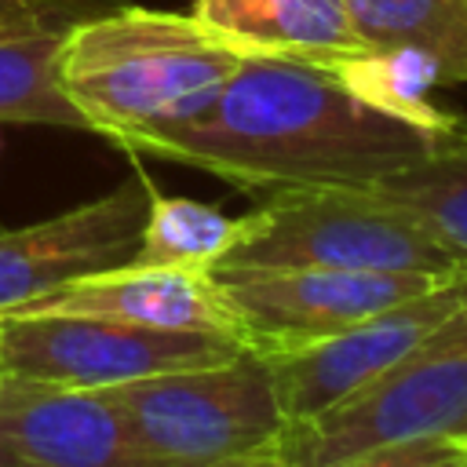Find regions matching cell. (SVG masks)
<instances>
[{"label": "cell", "instance_id": "cell-1", "mask_svg": "<svg viewBox=\"0 0 467 467\" xmlns=\"http://www.w3.org/2000/svg\"><path fill=\"white\" fill-rule=\"evenodd\" d=\"M438 135L368 102L317 62L248 55L201 113L139 139L128 153L201 168L252 193L365 190L420 161Z\"/></svg>", "mask_w": 467, "mask_h": 467}, {"label": "cell", "instance_id": "cell-14", "mask_svg": "<svg viewBox=\"0 0 467 467\" xmlns=\"http://www.w3.org/2000/svg\"><path fill=\"white\" fill-rule=\"evenodd\" d=\"M365 190L401 208L460 270H467V120L445 128L420 161Z\"/></svg>", "mask_w": 467, "mask_h": 467}, {"label": "cell", "instance_id": "cell-17", "mask_svg": "<svg viewBox=\"0 0 467 467\" xmlns=\"http://www.w3.org/2000/svg\"><path fill=\"white\" fill-rule=\"evenodd\" d=\"M328 467H467V441L460 438H416L379 445Z\"/></svg>", "mask_w": 467, "mask_h": 467}, {"label": "cell", "instance_id": "cell-9", "mask_svg": "<svg viewBox=\"0 0 467 467\" xmlns=\"http://www.w3.org/2000/svg\"><path fill=\"white\" fill-rule=\"evenodd\" d=\"M153 179L131 168L113 190L58 215L0 230V314L99 270L131 263Z\"/></svg>", "mask_w": 467, "mask_h": 467}, {"label": "cell", "instance_id": "cell-21", "mask_svg": "<svg viewBox=\"0 0 467 467\" xmlns=\"http://www.w3.org/2000/svg\"><path fill=\"white\" fill-rule=\"evenodd\" d=\"M0 467H29V463H26V460H18V456L0 441Z\"/></svg>", "mask_w": 467, "mask_h": 467}, {"label": "cell", "instance_id": "cell-11", "mask_svg": "<svg viewBox=\"0 0 467 467\" xmlns=\"http://www.w3.org/2000/svg\"><path fill=\"white\" fill-rule=\"evenodd\" d=\"M11 314H47V317H102L120 325L164 328V332H219L237 336V321L219 296L212 274L168 270L124 263L113 270L69 281ZM241 339V336H237Z\"/></svg>", "mask_w": 467, "mask_h": 467}, {"label": "cell", "instance_id": "cell-19", "mask_svg": "<svg viewBox=\"0 0 467 467\" xmlns=\"http://www.w3.org/2000/svg\"><path fill=\"white\" fill-rule=\"evenodd\" d=\"M219 467H281V456H277V445H274V449H263L255 456H244V460H234V463H219Z\"/></svg>", "mask_w": 467, "mask_h": 467}, {"label": "cell", "instance_id": "cell-22", "mask_svg": "<svg viewBox=\"0 0 467 467\" xmlns=\"http://www.w3.org/2000/svg\"><path fill=\"white\" fill-rule=\"evenodd\" d=\"M0 379H4V361H0Z\"/></svg>", "mask_w": 467, "mask_h": 467}, {"label": "cell", "instance_id": "cell-12", "mask_svg": "<svg viewBox=\"0 0 467 467\" xmlns=\"http://www.w3.org/2000/svg\"><path fill=\"white\" fill-rule=\"evenodd\" d=\"M193 15L248 55L332 62L365 51L343 0H193Z\"/></svg>", "mask_w": 467, "mask_h": 467}, {"label": "cell", "instance_id": "cell-18", "mask_svg": "<svg viewBox=\"0 0 467 467\" xmlns=\"http://www.w3.org/2000/svg\"><path fill=\"white\" fill-rule=\"evenodd\" d=\"M77 18H88L66 0H0V40L58 36Z\"/></svg>", "mask_w": 467, "mask_h": 467}, {"label": "cell", "instance_id": "cell-3", "mask_svg": "<svg viewBox=\"0 0 467 467\" xmlns=\"http://www.w3.org/2000/svg\"><path fill=\"white\" fill-rule=\"evenodd\" d=\"M102 390L157 467L234 463L274 449L288 427L270 361L248 347L212 365L157 372Z\"/></svg>", "mask_w": 467, "mask_h": 467}, {"label": "cell", "instance_id": "cell-4", "mask_svg": "<svg viewBox=\"0 0 467 467\" xmlns=\"http://www.w3.org/2000/svg\"><path fill=\"white\" fill-rule=\"evenodd\" d=\"M219 263L325 266L379 274H452L441 244L372 190H274L241 215L234 248Z\"/></svg>", "mask_w": 467, "mask_h": 467}, {"label": "cell", "instance_id": "cell-8", "mask_svg": "<svg viewBox=\"0 0 467 467\" xmlns=\"http://www.w3.org/2000/svg\"><path fill=\"white\" fill-rule=\"evenodd\" d=\"M467 299V270L376 310L372 317L288 354H274L270 372L285 423L314 420L387 376L434 325H441Z\"/></svg>", "mask_w": 467, "mask_h": 467}, {"label": "cell", "instance_id": "cell-15", "mask_svg": "<svg viewBox=\"0 0 467 467\" xmlns=\"http://www.w3.org/2000/svg\"><path fill=\"white\" fill-rule=\"evenodd\" d=\"M237 230H241V215L234 219V215L219 212L215 204L161 193L153 186L131 263L208 274L234 248Z\"/></svg>", "mask_w": 467, "mask_h": 467}, {"label": "cell", "instance_id": "cell-2", "mask_svg": "<svg viewBox=\"0 0 467 467\" xmlns=\"http://www.w3.org/2000/svg\"><path fill=\"white\" fill-rule=\"evenodd\" d=\"M248 51L193 11L117 4L58 36L55 77L91 135L120 150L201 113Z\"/></svg>", "mask_w": 467, "mask_h": 467}, {"label": "cell", "instance_id": "cell-10", "mask_svg": "<svg viewBox=\"0 0 467 467\" xmlns=\"http://www.w3.org/2000/svg\"><path fill=\"white\" fill-rule=\"evenodd\" d=\"M0 441L29 467H157L106 390L4 372Z\"/></svg>", "mask_w": 467, "mask_h": 467}, {"label": "cell", "instance_id": "cell-6", "mask_svg": "<svg viewBox=\"0 0 467 467\" xmlns=\"http://www.w3.org/2000/svg\"><path fill=\"white\" fill-rule=\"evenodd\" d=\"M212 281L226 299L248 350L274 358L321 343L383 306H394L449 274H379L325 266L215 263ZM456 274V270H452Z\"/></svg>", "mask_w": 467, "mask_h": 467}, {"label": "cell", "instance_id": "cell-13", "mask_svg": "<svg viewBox=\"0 0 467 467\" xmlns=\"http://www.w3.org/2000/svg\"><path fill=\"white\" fill-rule=\"evenodd\" d=\"M365 51L420 58L434 84H467V0H343Z\"/></svg>", "mask_w": 467, "mask_h": 467}, {"label": "cell", "instance_id": "cell-7", "mask_svg": "<svg viewBox=\"0 0 467 467\" xmlns=\"http://www.w3.org/2000/svg\"><path fill=\"white\" fill-rule=\"evenodd\" d=\"M241 347L244 343L237 336L219 332H164L102 317L0 314L4 372L62 387L102 390L157 372L212 365Z\"/></svg>", "mask_w": 467, "mask_h": 467}, {"label": "cell", "instance_id": "cell-5", "mask_svg": "<svg viewBox=\"0 0 467 467\" xmlns=\"http://www.w3.org/2000/svg\"><path fill=\"white\" fill-rule=\"evenodd\" d=\"M416 438L467 441V299L372 387L314 420L288 423L277 456L281 467H328Z\"/></svg>", "mask_w": 467, "mask_h": 467}, {"label": "cell", "instance_id": "cell-16", "mask_svg": "<svg viewBox=\"0 0 467 467\" xmlns=\"http://www.w3.org/2000/svg\"><path fill=\"white\" fill-rule=\"evenodd\" d=\"M58 36L0 40V124H47L88 131L84 117L69 106L55 77Z\"/></svg>", "mask_w": 467, "mask_h": 467}, {"label": "cell", "instance_id": "cell-20", "mask_svg": "<svg viewBox=\"0 0 467 467\" xmlns=\"http://www.w3.org/2000/svg\"><path fill=\"white\" fill-rule=\"evenodd\" d=\"M66 4H73V7H80L84 15H99V11H106V7H117L120 0H66Z\"/></svg>", "mask_w": 467, "mask_h": 467}]
</instances>
